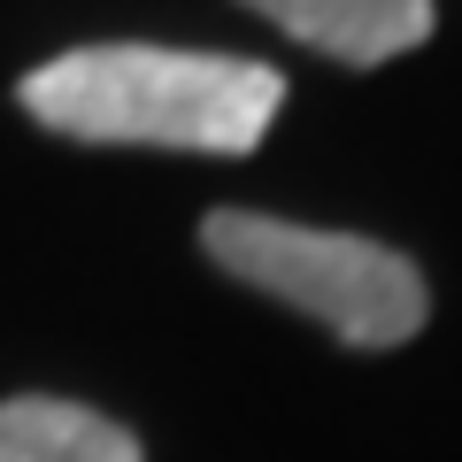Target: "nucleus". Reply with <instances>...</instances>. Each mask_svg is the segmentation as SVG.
Listing matches in <instances>:
<instances>
[{"mask_svg": "<svg viewBox=\"0 0 462 462\" xmlns=\"http://www.w3.org/2000/svg\"><path fill=\"white\" fill-rule=\"evenodd\" d=\"M16 100L85 147H170V154H254L278 124L285 78L247 54L185 47H78L16 85Z\"/></svg>", "mask_w": 462, "mask_h": 462, "instance_id": "nucleus-1", "label": "nucleus"}, {"mask_svg": "<svg viewBox=\"0 0 462 462\" xmlns=\"http://www.w3.org/2000/svg\"><path fill=\"white\" fill-rule=\"evenodd\" d=\"M200 247H208L216 270L316 316L346 346H401L431 316L424 270L385 239H363V231H316L263 208H216L200 224Z\"/></svg>", "mask_w": 462, "mask_h": 462, "instance_id": "nucleus-2", "label": "nucleus"}, {"mask_svg": "<svg viewBox=\"0 0 462 462\" xmlns=\"http://www.w3.org/2000/svg\"><path fill=\"white\" fill-rule=\"evenodd\" d=\"M254 16L293 32L300 47L331 54V62H393V54L431 39V0H247Z\"/></svg>", "mask_w": 462, "mask_h": 462, "instance_id": "nucleus-3", "label": "nucleus"}, {"mask_svg": "<svg viewBox=\"0 0 462 462\" xmlns=\"http://www.w3.org/2000/svg\"><path fill=\"white\" fill-rule=\"evenodd\" d=\"M0 462H139V439L78 401H0Z\"/></svg>", "mask_w": 462, "mask_h": 462, "instance_id": "nucleus-4", "label": "nucleus"}]
</instances>
